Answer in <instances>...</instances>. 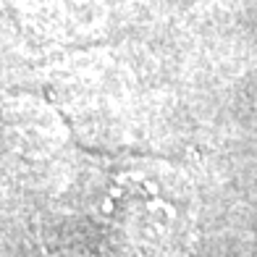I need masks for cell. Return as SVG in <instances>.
Returning <instances> with one entry per match:
<instances>
[{
  "mask_svg": "<svg viewBox=\"0 0 257 257\" xmlns=\"http://www.w3.org/2000/svg\"><path fill=\"white\" fill-rule=\"evenodd\" d=\"M118 213L132 236L147 244H166L179 233L181 200L168 186H147V181L123 184L118 194Z\"/></svg>",
  "mask_w": 257,
  "mask_h": 257,
  "instance_id": "6da1fadb",
  "label": "cell"
}]
</instances>
